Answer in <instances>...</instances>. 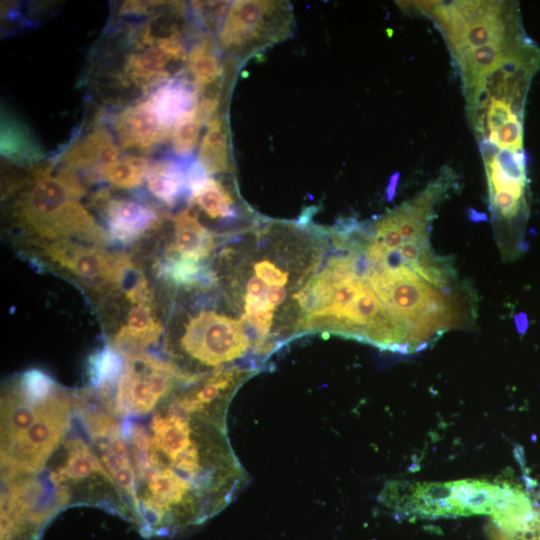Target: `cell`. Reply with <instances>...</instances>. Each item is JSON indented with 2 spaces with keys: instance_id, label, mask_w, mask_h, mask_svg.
Segmentation results:
<instances>
[{
  "instance_id": "6da1fadb",
  "label": "cell",
  "mask_w": 540,
  "mask_h": 540,
  "mask_svg": "<svg viewBox=\"0 0 540 540\" xmlns=\"http://www.w3.org/2000/svg\"><path fill=\"white\" fill-rule=\"evenodd\" d=\"M383 502L406 517L436 518L488 515L504 533L523 528L535 507L529 495L509 482L463 479L451 482H393Z\"/></svg>"
},
{
  "instance_id": "7a4b0ae2",
  "label": "cell",
  "mask_w": 540,
  "mask_h": 540,
  "mask_svg": "<svg viewBox=\"0 0 540 540\" xmlns=\"http://www.w3.org/2000/svg\"><path fill=\"white\" fill-rule=\"evenodd\" d=\"M81 196L52 166L34 169L12 205V216L28 233L47 242L77 238L96 245L109 237L80 203Z\"/></svg>"
},
{
  "instance_id": "3957f363",
  "label": "cell",
  "mask_w": 540,
  "mask_h": 540,
  "mask_svg": "<svg viewBox=\"0 0 540 540\" xmlns=\"http://www.w3.org/2000/svg\"><path fill=\"white\" fill-rule=\"evenodd\" d=\"M293 28L294 15L288 1L236 0L218 30L217 43L220 51L233 60H245L291 36Z\"/></svg>"
},
{
  "instance_id": "277c9868",
  "label": "cell",
  "mask_w": 540,
  "mask_h": 540,
  "mask_svg": "<svg viewBox=\"0 0 540 540\" xmlns=\"http://www.w3.org/2000/svg\"><path fill=\"white\" fill-rule=\"evenodd\" d=\"M73 414V396L58 385L35 421L1 448L2 480L42 471L70 432Z\"/></svg>"
},
{
  "instance_id": "5b68a950",
  "label": "cell",
  "mask_w": 540,
  "mask_h": 540,
  "mask_svg": "<svg viewBox=\"0 0 540 540\" xmlns=\"http://www.w3.org/2000/svg\"><path fill=\"white\" fill-rule=\"evenodd\" d=\"M161 22V21H160ZM131 48L123 56L121 69L115 76L123 87L133 86L144 95L181 74L174 68L187 59L182 29L177 24L157 29L151 23L140 26L129 35Z\"/></svg>"
},
{
  "instance_id": "8992f818",
  "label": "cell",
  "mask_w": 540,
  "mask_h": 540,
  "mask_svg": "<svg viewBox=\"0 0 540 540\" xmlns=\"http://www.w3.org/2000/svg\"><path fill=\"white\" fill-rule=\"evenodd\" d=\"M125 357L113 397L102 396L104 403L119 417L145 416L172 394L178 382L191 381L189 375L172 364L144 352Z\"/></svg>"
},
{
  "instance_id": "52a82bcc",
  "label": "cell",
  "mask_w": 540,
  "mask_h": 540,
  "mask_svg": "<svg viewBox=\"0 0 540 540\" xmlns=\"http://www.w3.org/2000/svg\"><path fill=\"white\" fill-rule=\"evenodd\" d=\"M249 338L242 322L203 311L191 318L181 337V348L206 366H219L244 355Z\"/></svg>"
},
{
  "instance_id": "ba28073f",
  "label": "cell",
  "mask_w": 540,
  "mask_h": 540,
  "mask_svg": "<svg viewBox=\"0 0 540 540\" xmlns=\"http://www.w3.org/2000/svg\"><path fill=\"white\" fill-rule=\"evenodd\" d=\"M42 253L54 264L87 284L117 286L132 268L122 254L82 245L70 240L44 242Z\"/></svg>"
},
{
  "instance_id": "9c48e42d",
  "label": "cell",
  "mask_w": 540,
  "mask_h": 540,
  "mask_svg": "<svg viewBox=\"0 0 540 540\" xmlns=\"http://www.w3.org/2000/svg\"><path fill=\"white\" fill-rule=\"evenodd\" d=\"M112 126L123 149L143 152L156 148L171 134L161 123L148 98L117 113Z\"/></svg>"
},
{
  "instance_id": "30bf717a",
  "label": "cell",
  "mask_w": 540,
  "mask_h": 540,
  "mask_svg": "<svg viewBox=\"0 0 540 540\" xmlns=\"http://www.w3.org/2000/svg\"><path fill=\"white\" fill-rule=\"evenodd\" d=\"M102 215L108 226L110 238L123 243H132L160 224L157 211L133 198H108L100 195Z\"/></svg>"
},
{
  "instance_id": "8fae6325",
  "label": "cell",
  "mask_w": 540,
  "mask_h": 540,
  "mask_svg": "<svg viewBox=\"0 0 540 540\" xmlns=\"http://www.w3.org/2000/svg\"><path fill=\"white\" fill-rule=\"evenodd\" d=\"M245 370L228 369L218 371L191 389L175 396L171 403L181 411L189 414H199L213 419L220 416L216 413L221 401L243 380Z\"/></svg>"
},
{
  "instance_id": "7c38bea8",
  "label": "cell",
  "mask_w": 540,
  "mask_h": 540,
  "mask_svg": "<svg viewBox=\"0 0 540 540\" xmlns=\"http://www.w3.org/2000/svg\"><path fill=\"white\" fill-rule=\"evenodd\" d=\"M120 151L112 135L98 127L68 148L61 156L64 167L72 170L99 171L119 159Z\"/></svg>"
},
{
  "instance_id": "4fadbf2b",
  "label": "cell",
  "mask_w": 540,
  "mask_h": 540,
  "mask_svg": "<svg viewBox=\"0 0 540 540\" xmlns=\"http://www.w3.org/2000/svg\"><path fill=\"white\" fill-rule=\"evenodd\" d=\"M1 155L21 166L33 165L45 156L28 126L4 108L1 111Z\"/></svg>"
},
{
  "instance_id": "5bb4252c",
  "label": "cell",
  "mask_w": 540,
  "mask_h": 540,
  "mask_svg": "<svg viewBox=\"0 0 540 540\" xmlns=\"http://www.w3.org/2000/svg\"><path fill=\"white\" fill-rule=\"evenodd\" d=\"M174 239L170 252L172 258H184L200 262L209 256L214 238L188 209L178 213L174 219Z\"/></svg>"
},
{
  "instance_id": "9a60e30c",
  "label": "cell",
  "mask_w": 540,
  "mask_h": 540,
  "mask_svg": "<svg viewBox=\"0 0 540 540\" xmlns=\"http://www.w3.org/2000/svg\"><path fill=\"white\" fill-rule=\"evenodd\" d=\"M162 327L146 304H137L128 313L127 323L116 334L114 347L123 356L142 353L143 349L155 343L161 335Z\"/></svg>"
},
{
  "instance_id": "2e32d148",
  "label": "cell",
  "mask_w": 540,
  "mask_h": 540,
  "mask_svg": "<svg viewBox=\"0 0 540 540\" xmlns=\"http://www.w3.org/2000/svg\"><path fill=\"white\" fill-rule=\"evenodd\" d=\"M187 68L197 95L222 84L220 48L210 32L203 33L187 54Z\"/></svg>"
},
{
  "instance_id": "e0dca14e",
  "label": "cell",
  "mask_w": 540,
  "mask_h": 540,
  "mask_svg": "<svg viewBox=\"0 0 540 540\" xmlns=\"http://www.w3.org/2000/svg\"><path fill=\"white\" fill-rule=\"evenodd\" d=\"M197 164L208 175L232 170L228 125L219 112L206 123Z\"/></svg>"
},
{
  "instance_id": "ac0fdd59",
  "label": "cell",
  "mask_w": 540,
  "mask_h": 540,
  "mask_svg": "<svg viewBox=\"0 0 540 540\" xmlns=\"http://www.w3.org/2000/svg\"><path fill=\"white\" fill-rule=\"evenodd\" d=\"M206 175L198 167L190 170L188 185L192 201L210 218L226 219L234 216V201L229 191L219 181Z\"/></svg>"
},
{
  "instance_id": "d6986e66",
  "label": "cell",
  "mask_w": 540,
  "mask_h": 540,
  "mask_svg": "<svg viewBox=\"0 0 540 540\" xmlns=\"http://www.w3.org/2000/svg\"><path fill=\"white\" fill-rule=\"evenodd\" d=\"M148 191L162 203L172 206L188 186V169L174 159L165 158L151 164L146 177Z\"/></svg>"
},
{
  "instance_id": "ffe728a7",
  "label": "cell",
  "mask_w": 540,
  "mask_h": 540,
  "mask_svg": "<svg viewBox=\"0 0 540 540\" xmlns=\"http://www.w3.org/2000/svg\"><path fill=\"white\" fill-rule=\"evenodd\" d=\"M124 356L112 346L94 353L88 363V376L92 389L109 393L115 387L124 369Z\"/></svg>"
},
{
  "instance_id": "44dd1931",
  "label": "cell",
  "mask_w": 540,
  "mask_h": 540,
  "mask_svg": "<svg viewBox=\"0 0 540 540\" xmlns=\"http://www.w3.org/2000/svg\"><path fill=\"white\" fill-rule=\"evenodd\" d=\"M150 167V159L146 157L127 156L105 165L101 176L118 188L131 189L146 179Z\"/></svg>"
},
{
  "instance_id": "7402d4cb",
  "label": "cell",
  "mask_w": 540,
  "mask_h": 540,
  "mask_svg": "<svg viewBox=\"0 0 540 540\" xmlns=\"http://www.w3.org/2000/svg\"><path fill=\"white\" fill-rule=\"evenodd\" d=\"M203 123L195 114L194 108L172 129L170 134L173 152L179 157L188 156L196 148Z\"/></svg>"
},
{
  "instance_id": "603a6c76",
  "label": "cell",
  "mask_w": 540,
  "mask_h": 540,
  "mask_svg": "<svg viewBox=\"0 0 540 540\" xmlns=\"http://www.w3.org/2000/svg\"><path fill=\"white\" fill-rule=\"evenodd\" d=\"M165 276L176 285H195L203 277L199 262L184 258H171L164 269Z\"/></svg>"
},
{
  "instance_id": "cb8c5ba5",
  "label": "cell",
  "mask_w": 540,
  "mask_h": 540,
  "mask_svg": "<svg viewBox=\"0 0 540 540\" xmlns=\"http://www.w3.org/2000/svg\"><path fill=\"white\" fill-rule=\"evenodd\" d=\"M231 2L192 1L191 6L196 19L208 29H220Z\"/></svg>"
},
{
  "instance_id": "d4e9b609",
  "label": "cell",
  "mask_w": 540,
  "mask_h": 540,
  "mask_svg": "<svg viewBox=\"0 0 540 540\" xmlns=\"http://www.w3.org/2000/svg\"><path fill=\"white\" fill-rule=\"evenodd\" d=\"M487 534L490 540H540V507L535 508L532 518L520 530L504 533L489 524Z\"/></svg>"
},
{
  "instance_id": "484cf974",
  "label": "cell",
  "mask_w": 540,
  "mask_h": 540,
  "mask_svg": "<svg viewBox=\"0 0 540 540\" xmlns=\"http://www.w3.org/2000/svg\"><path fill=\"white\" fill-rule=\"evenodd\" d=\"M253 270L268 287L282 286L286 287L289 281V272L279 268L274 262L263 258L253 263Z\"/></svg>"
}]
</instances>
